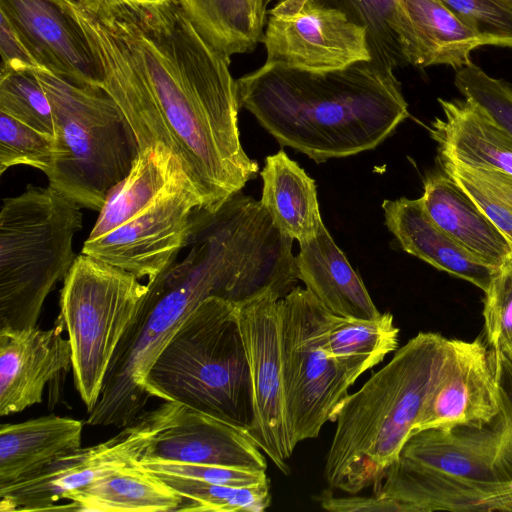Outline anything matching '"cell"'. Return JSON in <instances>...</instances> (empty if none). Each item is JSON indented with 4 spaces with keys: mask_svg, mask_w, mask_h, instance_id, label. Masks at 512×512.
<instances>
[{
    "mask_svg": "<svg viewBox=\"0 0 512 512\" xmlns=\"http://www.w3.org/2000/svg\"><path fill=\"white\" fill-rule=\"evenodd\" d=\"M285 418L291 446L318 437L354 384L329 355L331 312L306 288L279 300Z\"/></svg>",
    "mask_w": 512,
    "mask_h": 512,
    "instance_id": "30bf717a",
    "label": "cell"
},
{
    "mask_svg": "<svg viewBox=\"0 0 512 512\" xmlns=\"http://www.w3.org/2000/svg\"><path fill=\"white\" fill-rule=\"evenodd\" d=\"M237 86L240 108L316 163L376 148L409 116L394 70L371 60L330 71L264 63Z\"/></svg>",
    "mask_w": 512,
    "mask_h": 512,
    "instance_id": "7a4b0ae2",
    "label": "cell"
},
{
    "mask_svg": "<svg viewBox=\"0 0 512 512\" xmlns=\"http://www.w3.org/2000/svg\"><path fill=\"white\" fill-rule=\"evenodd\" d=\"M258 22L264 27L266 21L267 7L265 0H250Z\"/></svg>",
    "mask_w": 512,
    "mask_h": 512,
    "instance_id": "ab89813d",
    "label": "cell"
},
{
    "mask_svg": "<svg viewBox=\"0 0 512 512\" xmlns=\"http://www.w3.org/2000/svg\"><path fill=\"white\" fill-rule=\"evenodd\" d=\"M70 510L87 512L177 511L179 494L141 462L70 493Z\"/></svg>",
    "mask_w": 512,
    "mask_h": 512,
    "instance_id": "d4e9b609",
    "label": "cell"
},
{
    "mask_svg": "<svg viewBox=\"0 0 512 512\" xmlns=\"http://www.w3.org/2000/svg\"><path fill=\"white\" fill-rule=\"evenodd\" d=\"M32 71L53 112L49 186L81 208L100 211L139 155L133 130L102 89L77 85L45 67Z\"/></svg>",
    "mask_w": 512,
    "mask_h": 512,
    "instance_id": "52a82bcc",
    "label": "cell"
},
{
    "mask_svg": "<svg viewBox=\"0 0 512 512\" xmlns=\"http://www.w3.org/2000/svg\"><path fill=\"white\" fill-rule=\"evenodd\" d=\"M158 476L181 497L177 511L261 512L271 502L269 482L239 487L172 475Z\"/></svg>",
    "mask_w": 512,
    "mask_h": 512,
    "instance_id": "f546056e",
    "label": "cell"
},
{
    "mask_svg": "<svg viewBox=\"0 0 512 512\" xmlns=\"http://www.w3.org/2000/svg\"><path fill=\"white\" fill-rule=\"evenodd\" d=\"M200 207L202 196L179 158L153 144L110 191L82 253L153 280L186 247Z\"/></svg>",
    "mask_w": 512,
    "mask_h": 512,
    "instance_id": "5b68a950",
    "label": "cell"
},
{
    "mask_svg": "<svg viewBox=\"0 0 512 512\" xmlns=\"http://www.w3.org/2000/svg\"><path fill=\"white\" fill-rule=\"evenodd\" d=\"M86 40L96 87L128 121L139 153L167 147L215 207L259 173L239 136L237 80L230 59L200 34L179 0L94 16L62 0Z\"/></svg>",
    "mask_w": 512,
    "mask_h": 512,
    "instance_id": "6da1fadb",
    "label": "cell"
},
{
    "mask_svg": "<svg viewBox=\"0 0 512 512\" xmlns=\"http://www.w3.org/2000/svg\"><path fill=\"white\" fill-rule=\"evenodd\" d=\"M458 339L420 332L337 408L324 478L332 489L356 494L379 483L414 432L447 371Z\"/></svg>",
    "mask_w": 512,
    "mask_h": 512,
    "instance_id": "277c9868",
    "label": "cell"
},
{
    "mask_svg": "<svg viewBox=\"0 0 512 512\" xmlns=\"http://www.w3.org/2000/svg\"><path fill=\"white\" fill-rule=\"evenodd\" d=\"M432 220L481 263L498 269L512 259V245L448 175L428 174L420 198Z\"/></svg>",
    "mask_w": 512,
    "mask_h": 512,
    "instance_id": "ffe728a7",
    "label": "cell"
},
{
    "mask_svg": "<svg viewBox=\"0 0 512 512\" xmlns=\"http://www.w3.org/2000/svg\"><path fill=\"white\" fill-rule=\"evenodd\" d=\"M438 102L444 116L430 134L440 157L512 174V136L482 106L466 98Z\"/></svg>",
    "mask_w": 512,
    "mask_h": 512,
    "instance_id": "d6986e66",
    "label": "cell"
},
{
    "mask_svg": "<svg viewBox=\"0 0 512 512\" xmlns=\"http://www.w3.org/2000/svg\"><path fill=\"white\" fill-rule=\"evenodd\" d=\"M0 112L54 136L52 107L32 70L0 73Z\"/></svg>",
    "mask_w": 512,
    "mask_h": 512,
    "instance_id": "4dcf8cb0",
    "label": "cell"
},
{
    "mask_svg": "<svg viewBox=\"0 0 512 512\" xmlns=\"http://www.w3.org/2000/svg\"><path fill=\"white\" fill-rule=\"evenodd\" d=\"M482 40L512 48V4L506 0H442Z\"/></svg>",
    "mask_w": 512,
    "mask_h": 512,
    "instance_id": "836d02e7",
    "label": "cell"
},
{
    "mask_svg": "<svg viewBox=\"0 0 512 512\" xmlns=\"http://www.w3.org/2000/svg\"><path fill=\"white\" fill-rule=\"evenodd\" d=\"M53 137L0 112V174L25 165L44 173L52 161Z\"/></svg>",
    "mask_w": 512,
    "mask_h": 512,
    "instance_id": "1f68e13d",
    "label": "cell"
},
{
    "mask_svg": "<svg viewBox=\"0 0 512 512\" xmlns=\"http://www.w3.org/2000/svg\"><path fill=\"white\" fill-rule=\"evenodd\" d=\"M439 164L512 245V174L490 167L468 166L440 156Z\"/></svg>",
    "mask_w": 512,
    "mask_h": 512,
    "instance_id": "83f0119b",
    "label": "cell"
},
{
    "mask_svg": "<svg viewBox=\"0 0 512 512\" xmlns=\"http://www.w3.org/2000/svg\"><path fill=\"white\" fill-rule=\"evenodd\" d=\"M280 297L266 291L238 304L248 358L252 421L248 433L284 474L292 456L285 418L281 366Z\"/></svg>",
    "mask_w": 512,
    "mask_h": 512,
    "instance_id": "4fadbf2b",
    "label": "cell"
},
{
    "mask_svg": "<svg viewBox=\"0 0 512 512\" xmlns=\"http://www.w3.org/2000/svg\"><path fill=\"white\" fill-rule=\"evenodd\" d=\"M273 1H277V0H265V5H266V7H268V5H269L270 3H272Z\"/></svg>",
    "mask_w": 512,
    "mask_h": 512,
    "instance_id": "60d3db41",
    "label": "cell"
},
{
    "mask_svg": "<svg viewBox=\"0 0 512 512\" xmlns=\"http://www.w3.org/2000/svg\"><path fill=\"white\" fill-rule=\"evenodd\" d=\"M80 206L51 186L28 185L0 210V329L37 325L43 303L64 280L82 228Z\"/></svg>",
    "mask_w": 512,
    "mask_h": 512,
    "instance_id": "ba28073f",
    "label": "cell"
},
{
    "mask_svg": "<svg viewBox=\"0 0 512 512\" xmlns=\"http://www.w3.org/2000/svg\"><path fill=\"white\" fill-rule=\"evenodd\" d=\"M506 1H508V2H510L512 4V0H506Z\"/></svg>",
    "mask_w": 512,
    "mask_h": 512,
    "instance_id": "7bdbcfd3",
    "label": "cell"
},
{
    "mask_svg": "<svg viewBox=\"0 0 512 512\" xmlns=\"http://www.w3.org/2000/svg\"><path fill=\"white\" fill-rule=\"evenodd\" d=\"M87 13L94 16L108 14L123 7H143L164 4L170 0H76Z\"/></svg>",
    "mask_w": 512,
    "mask_h": 512,
    "instance_id": "f35d334b",
    "label": "cell"
},
{
    "mask_svg": "<svg viewBox=\"0 0 512 512\" xmlns=\"http://www.w3.org/2000/svg\"><path fill=\"white\" fill-rule=\"evenodd\" d=\"M484 294L487 346L503 352L512 360V259L494 271Z\"/></svg>",
    "mask_w": 512,
    "mask_h": 512,
    "instance_id": "d6a6232c",
    "label": "cell"
},
{
    "mask_svg": "<svg viewBox=\"0 0 512 512\" xmlns=\"http://www.w3.org/2000/svg\"><path fill=\"white\" fill-rule=\"evenodd\" d=\"M264 63L306 71L370 60L365 30L318 0H277L266 12Z\"/></svg>",
    "mask_w": 512,
    "mask_h": 512,
    "instance_id": "7c38bea8",
    "label": "cell"
},
{
    "mask_svg": "<svg viewBox=\"0 0 512 512\" xmlns=\"http://www.w3.org/2000/svg\"><path fill=\"white\" fill-rule=\"evenodd\" d=\"M261 203L276 227L299 243L316 236L324 224L314 180L284 150L265 159Z\"/></svg>",
    "mask_w": 512,
    "mask_h": 512,
    "instance_id": "cb8c5ba5",
    "label": "cell"
},
{
    "mask_svg": "<svg viewBox=\"0 0 512 512\" xmlns=\"http://www.w3.org/2000/svg\"><path fill=\"white\" fill-rule=\"evenodd\" d=\"M200 34L227 58L249 53L261 42L264 27L250 0H179Z\"/></svg>",
    "mask_w": 512,
    "mask_h": 512,
    "instance_id": "4316f807",
    "label": "cell"
},
{
    "mask_svg": "<svg viewBox=\"0 0 512 512\" xmlns=\"http://www.w3.org/2000/svg\"><path fill=\"white\" fill-rule=\"evenodd\" d=\"M181 404L165 401L97 445L81 448L42 470L0 485V512L59 510L58 501L119 469L140 462L155 435L167 427Z\"/></svg>",
    "mask_w": 512,
    "mask_h": 512,
    "instance_id": "8fae6325",
    "label": "cell"
},
{
    "mask_svg": "<svg viewBox=\"0 0 512 512\" xmlns=\"http://www.w3.org/2000/svg\"><path fill=\"white\" fill-rule=\"evenodd\" d=\"M508 512H512V505L509 507Z\"/></svg>",
    "mask_w": 512,
    "mask_h": 512,
    "instance_id": "b9f144b4",
    "label": "cell"
},
{
    "mask_svg": "<svg viewBox=\"0 0 512 512\" xmlns=\"http://www.w3.org/2000/svg\"><path fill=\"white\" fill-rule=\"evenodd\" d=\"M299 246L297 278L327 310L357 319H375L382 314L324 224L315 237Z\"/></svg>",
    "mask_w": 512,
    "mask_h": 512,
    "instance_id": "7402d4cb",
    "label": "cell"
},
{
    "mask_svg": "<svg viewBox=\"0 0 512 512\" xmlns=\"http://www.w3.org/2000/svg\"><path fill=\"white\" fill-rule=\"evenodd\" d=\"M83 424L49 415L0 426V485L26 478L81 446Z\"/></svg>",
    "mask_w": 512,
    "mask_h": 512,
    "instance_id": "603a6c76",
    "label": "cell"
},
{
    "mask_svg": "<svg viewBox=\"0 0 512 512\" xmlns=\"http://www.w3.org/2000/svg\"><path fill=\"white\" fill-rule=\"evenodd\" d=\"M147 290L133 273L83 253L64 279L57 319L68 333L74 384L88 413Z\"/></svg>",
    "mask_w": 512,
    "mask_h": 512,
    "instance_id": "9c48e42d",
    "label": "cell"
},
{
    "mask_svg": "<svg viewBox=\"0 0 512 512\" xmlns=\"http://www.w3.org/2000/svg\"><path fill=\"white\" fill-rule=\"evenodd\" d=\"M248 431L181 404L140 461H171L266 471L267 462Z\"/></svg>",
    "mask_w": 512,
    "mask_h": 512,
    "instance_id": "9a60e30c",
    "label": "cell"
},
{
    "mask_svg": "<svg viewBox=\"0 0 512 512\" xmlns=\"http://www.w3.org/2000/svg\"><path fill=\"white\" fill-rule=\"evenodd\" d=\"M318 1L341 11L365 30L373 63L390 70L405 64L396 35L398 0Z\"/></svg>",
    "mask_w": 512,
    "mask_h": 512,
    "instance_id": "f1b7e54d",
    "label": "cell"
},
{
    "mask_svg": "<svg viewBox=\"0 0 512 512\" xmlns=\"http://www.w3.org/2000/svg\"><path fill=\"white\" fill-rule=\"evenodd\" d=\"M140 462L158 475H172L213 484L243 487L269 482L264 471L171 461Z\"/></svg>",
    "mask_w": 512,
    "mask_h": 512,
    "instance_id": "d590c367",
    "label": "cell"
},
{
    "mask_svg": "<svg viewBox=\"0 0 512 512\" xmlns=\"http://www.w3.org/2000/svg\"><path fill=\"white\" fill-rule=\"evenodd\" d=\"M399 329L393 316L375 319L347 318L330 314L327 328L329 355L354 383L390 352L398 348Z\"/></svg>",
    "mask_w": 512,
    "mask_h": 512,
    "instance_id": "484cf974",
    "label": "cell"
},
{
    "mask_svg": "<svg viewBox=\"0 0 512 512\" xmlns=\"http://www.w3.org/2000/svg\"><path fill=\"white\" fill-rule=\"evenodd\" d=\"M490 349L501 410L482 427L425 429L410 435L374 494L404 512H508L512 505V360Z\"/></svg>",
    "mask_w": 512,
    "mask_h": 512,
    "instance_id": "3957f363",
    "label": "cell"
},
{
    "mask_svg": "<svg viewBox=\"0 0 512 512\" xmlns=\"http://www.w3.org/2000/svg\"><path fill=\"white\" fill-rule=\"evenodd\" d=\"M385 224L404 251L436 269L487 289L496 269L468 253L426 212L421 199L399 198L382 204Z\"/></svg>",
    "mask_w": 512,
    "mask_h": 512,
    "instance_id": "44dd1931",
    "label": "cell"
},
{
    "mask_svg": "<svg viewBox=\"0 0 512 512\" xmlns=\"http://www.w3.org/2000/svg\"><path fill=\"white\" fill-rule=\"evenodd\" d=\"M1 72H23L43 67L12 23L1 14Z\"/></svg>",
    "mask_w": 512,
    "mask_h": 512,
    "instance_id": "8d00e7d4",
    "label": "cell"
},
{
    "mask_svg": "<svg viewBox=\"0 0 512 512\" xmlns=\"http://www.w3.org/2000/svg\"><path fill=\"white\" fill-rule=\"evenodd\" d=\"M63 324L54 327L0 329V415L18 413L42 402L43 391L72 368L69 339Z\"/></svg>",
    "mask_w": 512,
    "mask_h": 512,
    "instance_id": "2e32d148",
    "label": "cell"
},
{
    "mask_svg": "<svg viewBox=\"0 0 512 512\" xmlns=\"http://www.w3.org/2000/svg\"><path fill=\"white\" fill-rule=\"evenodd\" d=\"M321 506L335 512H404V508L399 502L377 494L371 497H326L322 500Z\"/></svg>",
    "mask_w": 512,
    "mask_h": 512,
    "instance_id": "74e56055",
    "label": "cell"
},
{
    "mask_svg": "<svg viewBox=\"0 0 512 512\" xmlns=\"http://www.w3.org/2000/svg\"><path fill=\"white\" fill-rule=\"evenodd\" d=\"M500 410L501 390L490 349L480 337L473 341L458 339L453 359L430 395L413 433L482 427Z\"/></svg>",
    "mask_w": 512,
    "mask_h": 512,
    "instance_id": "5bb4252c",
    "label": "cell"
},
{
    "mask_svg": "<svg viewBox=\"0 0 512 512\" xmlns=\"http://www.w3.org/2000/svg\"><path fill=\"white\" fill-rule=\"evenodd\" d=\"M150 397L248 431L252 392L238 304L210 297L182 323L147 375Z\"/></svg>",
    "mask_w": 512,
    "mask_h": 512,
    "instance_id": "8992f818",
    "label": "cell"
},
{
    "mask_svg": "<svg viewBox=\"0 0 512 512\" xmlns=\"http://www.w3.org/2000/svg\"><path fill=\"white\" fill-rule=\"evenodd\" d=\"M458 91L482 106L512 136V87L473 62L456 70Z\"/></svg>",
    "mask_w": 512,
    "mask_h": 512,
    "instance_id": "e575fe53",
    "label": "cell"
},
{
    "mask_svg": "<svg viewBox=\"0 0 512 512\" xmlns=\"http://www.w3.org/2000/svg\"><path fill=\"white\" fill-rule=\"evenodd\" d=\"M396 35L405 64L460 69L484 46L442 0H398Z\"/></svg>",
    "mask_w": 512,
    "mask_h": 512,
    "instance_id": "ac0fdd59",
    "label": "cell"
},
{
    "mask_svg": "<svg viewBox=\"0 0 512 512\" xmlns=\"http://www.w3.org/2000/svg\"><path fill=\"white\" fill-rule=\"evenodd\" d=\"M0 14L43 67L77 85L96 87L92 55L62 0H0Z\"/></svg>",
    "mask_w": 512,
    "mask_h": 512,
    "instance_id": "e0dca14e",
    "label": "cell"
}]
</instances>
